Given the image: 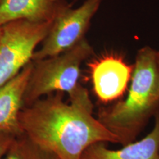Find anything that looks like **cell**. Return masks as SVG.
<instances>
[{"label": "cell", "mask_w": 159, "mask_h": 159, "mask_svg": "<svg viewBox=\"0 0 159 159\" xmlns=\"http://www.w3.org/2000/svg\"><path fill=\"white\" fill-rule=\"evenodd\" d=\"M55 92L41 97L19 112L23 134L57 159H81L83 152L97 142L120 144V140L94 116L88 90L79 84L69 94Z\"/></svg>", "instance_id": "cell-1"}, {"label": "cell", "mask_w": 159, "mask_h": 159, "mask_svg": "<svg viewBox=\"0 0 159 159\" xmlns=\"http://www.w3.org/2000/svg\"><path fill=\"white\" fill-rule=\"evenodd\" d=\"M130 81L125 99L99 109L97 115L99 122L118 136L123 146L134 142L159 109L156 50L148 46L139 49Z\"/></svg>", "instance_id": "cell-2"}, {"label": "cell", "mask_w": 159, "mask_h": 159, "mask_svg": "<svg viewBox=\"0 0 159 159\" xmlns=\"http://www.w3.org/2000/svg\"><path fill=\"white\" fill-rule=\"evenodd\" d=\"M92 54L93 48L83 39L58 55L32 61L33 69L24 94V107L52 93L73 92L80 84L81 65Z\"/></svg>", "instance_id": "cell-3"}, {"label": "cell", "mask_w": 159, "mask_h": 159, "mask_svg": "<svg viewBox=\"0 0 159 159\" xmlns=\"http://www.w3.org/2000/svg\"><path fill=\"white\" fill-rule=\"evenodd\" d=\"M53 21L18 20L6 24L0 43V88L32 61L37 46L47 35Z\"/></svg>", "instance_id": "cell-4"}, {"label": "cell", "mask_w": 159, "mask_h": 159, "mask_svg": "<svg viewBox=\"0 0 159 159\" xmlns=\"http://www.w3.org/2000/svg\"><path fill=\"white\" fill-rule=\"evenodd\" d=\"M104 0H85L77 8L71 5L63 10L54 19L49 30L35 51L32 61L55 56L68 50L85 39L91 21Z\"/></svg>", "instance_id": "cell-5"}, {"label": "cell", "mask_w": 159, "mask_h": 159, "mask_svg": "<svg viewBox=\"0 0 159 159\" xmlns=\"http://www.w3.org/2000/svg\"><path fill=\"white\" fill-rule=\"evenodd\" d=\"M89 66L93 91L99 102L106 104L124 95L134 66L118 55H107L91 61Z\"/></svg>", "instance_id": "cell-6"}, {"label": "cell", "mask_w": 159, "mask_h": 159, "mask_svg": "<svg viewBox=\"0 0 159 159\" xmlns=\"http://www.w3.org/2000/svg\"><path fill=\"white\" fill-rule=\"evenodd\" d=\"M32 69L31 61L16 76L0 88V130L15 136L23 134L19 114L24 107V94Z\"/></svg>", "instance_id": "cell-7"}, {"label": "cell", "mask_w": 159, "mask_h": 159, "mask_svg": "<svg viewBox=\"0 0 159 159\" xmlns=\"http://www.w3.org/2000/svg\"><path fill=\"white\" fill-rule=\"evenodd\" d=\"M70 5L65 0H2L0 2V27L11 21H53Z\"/></svg>", "instance_id": "cell-8"}, {"label": "cell", "mask_w": 159, "mask_h": 159, "mask_svg": "<svg viewBox=\"0 0 159 159\" xmlns=\"http://www.w3.org/2000/svg\"><path fill=\"white\" fill-rule=\"evenodd\" d=\"M154 116L153 128L141 140L119 150H110L104 142L95 143L83 152L81 159H159V109Z\"/></svg>", "instance_id": "cell-9"}, {"label": "cell", "mask_w": 159, "mask_h": 159, "mask_svg": "<svg viewBox=\"0 0 159 159\" xmlns=\"http://www.w3.org/2000/svg\"><path fill=\"white\" fill-rule=\"evenodd\" d=\"M2 159H57L49 151L41 148L28 136L22 134L16 136Z\"/></svg>", "instance_id": "cell-10"}, {"label": "cell", "mask_w": 159, "mask_h": 159, "mask_svg": "<svg viewBox=\"0 0 159 159\" xmlns=\"http://www.w3.org/2000/svg\"><path fill=\"white\" fill-rule=\"evenodd\" d=\"M16 137L9 133L0 130V159H2L7 153Z\"/></svg>", "instance_id": "cell-11"}, {"label": "cell", "mask_w": 159, "mask_h": 159, "mask_svg": "<svg viewBox=\"0 0 159 159\" xmlns=\"http://www.w3.org/2000/svg\"><path fill=\"white\" fill-rule=\"evenodd\" d=\"M157 64H158V96H159V50L157 51Z\"/></svg>", "instance_id": "cell-12"}, {"label": "cell", "mask_w": 159, "mask_h": 159, "mask_svg": "<svg viewBox=\"0 0 159 159\" xmlns=\"http://www.w3.org/2000/svg\"><path fill=\"white\" fill-rule=\"evenodd\" d=\"M3 35V27H0V43H1L2 38Z\"/></svg>", "instance_id": "cell-13"}, {"label": "cell", "mask_w": 159, "mask_h": 159, "mask_svg": "<svg viewBox=\"0 0 159 159\" xmlns=\"http://www.w3.org/2000/svg\"><path fill=\"white\" fill-rule=\"evenodd\" d=\"M2 0H0V2H2Z\"/></svg>", "instance_id": "cell-14"}]
</instances>
